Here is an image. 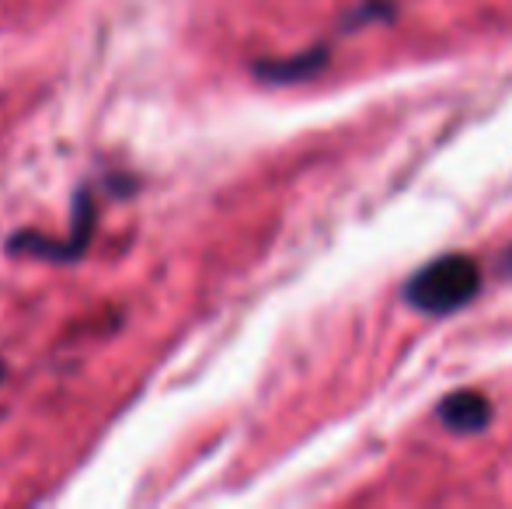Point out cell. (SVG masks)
<instances>
[{
    "instance_id": "obj_2",
    "label": "cell",
    "mask_w": 512,
    "mask_h": 509,
    "mask_svg": "<svg viewBox=\"0 0 512 509\" xmlns=\"http://www.w3.org/2000/svg\"><path fill=\"white\" fill-rule=\"evenodd\" d=\"M436 415L453 433H481L492 422V405L481 391H450L439 401Z\"/></svg>"
},
{
    "instance_id": "obj_3",
    "label": "cell",
    "mask_w": 512,
    "mask_h": 509,
    "mask_svg": "<svg viewBox=\"0 0 512 509\" xmlns=\"http://www.w3.org/2000/svg\"><path fill=\"white\" fill-rule=\"evenodd\" d=\"M328 46H314L307 53L297 56H286V60H258L255 63V74L269 84H297V81H310L314 74H321L328 67Z\"/></svg>"
},
{
    "instance_id": "obj_1",
    "label": "cell",
    "mask_w": 512,
    "mask_h": 509,
    "mask_svg": "<svg viewBox=\"0 0 512 509\" xmlns=\"http://www.w3.org/2000/svg\"><path fill=\"white\" fill-rule=\"evenodd\" d=\"M481 293V265L471 255H439L425 262L422 269L405 283V300L422 314H446L467 307Z\"/></svg>"
},
{
    "instance_id": "obj_5",
    "label": "cell",
    "mask_w": 512,
    "mask_h": 509,
    "mask_svg": "<svg viewBox=\"0 0 512 509\" xmlns=\"http://www.w3.org/2000/svg\"><path fill=\"white\" fill-rule=\"evenodd\" d=\"M502 265H506V272L512 276V245H509V252H506V258H502Z\"/></svg>"
},
{
    "instance_id": "obj_6",
    "label": "cell",
    "mask_w": 512,
    "mask_h": 509,
    "mask_svg": "<svg viewBox=\"0 0 512 509\" xmlns=\"http://www.w3.org/2000/svg\"><path fill=\"white\" fill-rule=\"evenodd\" d=\"M0 381H4V360H0Z\"/></svg>"
},
{
    "instance_id": "obj_4",
    "label": "cell",
    "mask_w": 512,
    "mask_h": 509,
    "mask_svg": "<svg viewBox=\"0 0 512 509\" xmlns=\"http://www.w3.org/2000/svg\"><path fill=\"white\" fill-rule=\"evenodd\" d=\"M387 14H391V4L370 0V4H363L359 11L349 14V18H345V25H363V21H373V18H387Z\"/></svg>"
}]
</instances>
